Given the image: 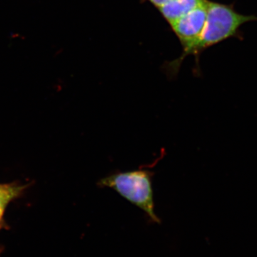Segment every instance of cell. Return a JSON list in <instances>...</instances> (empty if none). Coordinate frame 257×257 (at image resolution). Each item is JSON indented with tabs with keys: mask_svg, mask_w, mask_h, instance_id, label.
<instances>
[{
	"mask_svg": "<svg viewBox=\"0 0 257 257\" xmlns=\"http://www.w3.org/2000/svg\"><path fill=\"white\" fill-rule=\"evenodd\" d=\"M207 2L208 0H171L158 10L166 21L170 24L193 10L204 6Z\"/></svg>",
	"mask_w": 257,
	"mask_h": 257,
	"instance_id": "277c9868",
	"label": "cell"
},
{
	"mask_svg": "<svg viewBox=\"0 0 257 257\" xmlns=\"http://www.w3.org/2000/svg\"><path fill=\"white\" fill-rule=\"evenodd\" d=\"M153 176V172L148 170L116 172L101 178L97 185L101 188L114 190L128 202L145 211L153 222L160 224L161 220L155 211Z\"/></svg>",
	"mask_w": 257,
	"mask_h": 257,
	"instance_id": "7a4b0ae2",
	"label": "cell"
},
{
	"mask_svg": "<svg viewBox=\"0 0 257 257\" xmlns=\"http://www.w3.org/2000/svg\"><path fill=\"white\" fill-rule=\"evenodd\" d=\"M207 4L193 10L189 14L170 24L172 31L175 32L183 47L182 55L178 60L171 63L168 67L171 75H175L177 73L182 61L188 55L189 50L199 40L207 20Z\"/></svg>",
	"mask_w": 257,
	"mask_h": 257,
	"instance_id": "3957f363",
	"label": "cell"
},
{
	"mask_svg": "<svg viewBox=\"0 0 257 257\" xmlns=\"http://www.w3.org/2000/svg\"><path fill=\"white\" fill-rule=\"evenodd\" d=\"M148 1L154 6L156 7L157 8H160L165 5L166 3H169L171 0H148Z\"/></svg>",
	"mask_w": 257,
	"mask_h": 257,
	"instance_id": "8992f818",
	"label": "cell"
},
{
	"mask_svg": "<svg viewBox=\"0 0 257 257\" xmlns=\"http://www.w3.org/2000/svg\"><path fill=\"white\" fill-rule=\"evenodd\" d=\"M253 21H257L256 16L239 14L232 5L208 1L204 30L198 41L189 50L188 55L199 56L209 47L231 37L240 38L241 27Z\"/></svg>",
	"mask_w": 257,
	"mask_h": 257,
	"instance_id": "6da1fadb",
	"label": "cell"
},
{
	"mask_svg": "<svg viewBox=\"0 0 257 257\" xmlns=\"http://www.w3.org/2000/svg\"><path fill=\"white\" fill-rule=\"evenodd\" d=\"M21 189L13 184H0V219L8 203L20 194Z\"/></svg>",
	"mask_w": 257,
	"mask_h": 257,
	"instance_id": "5b68a950",
	"label": "cell"
}]
</instances>
